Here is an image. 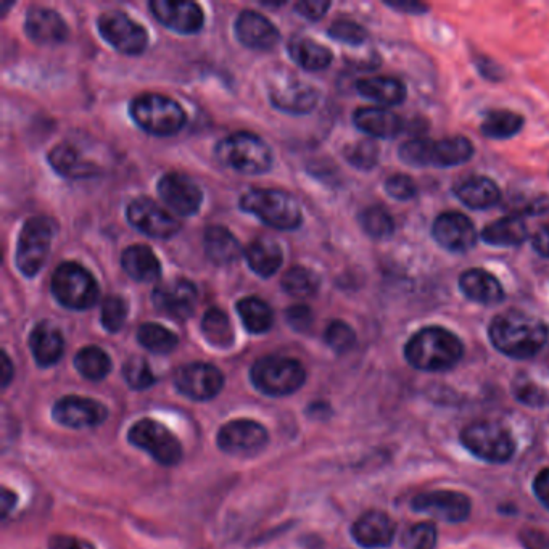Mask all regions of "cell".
<instances>
[{
  "label": "cell",
  "instance_id": "6da1fadb",
  "mask_svg": "<svg viewBox=\"0 0 549 549\" xmlns=\"http://www.w3.org/2000/svg\"><path fill=\"white\" fill-rule=\"evenodd\" d=\"M493 347L514 360H529L538 355L548 342L545 322L521 310L506 311L493 319L488 329Z\"/></svg>",
  "mask_w": 549,
  "mask_h": 549
},
{
  "label": "cell",
  "instance_id": "7a4b0ae2",
  "mask_svg": "<svg viewBox=\"0 0 549 549\" xmlns=\"http://www.w3.org/2000/svg\"><path fill=\"white\" fill-rule=\"evenodd\" d=\"M464 355V345L453 332L429 326L408 340L405 358L414 369L442 372L455 368Z\"/></svg>",
  "mask_w": 549,
  "mask_h": 549
},
{
  "label": "cell",
  "instance_id": "3957f363",
  "mask_svg": "<svg viewBox=\"0 0 549 549\" xmlns=\"http://www.w3.org/2000/svg\"><path fill=\"white\" fill-rule=\"evenodd\" d=\"M240 208L279 231H294L302 224L300 205L292 195L282 190H248L240 199Z\"/></svg>",
  "mask_w": 549,
  "mask_h": 549
},
{
  "label": "cell",
  "instance_id": "277c9868",
  "mask_svg": "<svg viewBox=\"0 0 549 549\" xmlns=\"http://www.w3.org/2000/svg\"><path fill=\"white\" fill-rule=\"evenodd\" d=\"M216 155L223 165L244 174H263L273 165V152L261 137L234 133L219 142Z\"/></svg>",
  "mask_w": 549,
  "mask_h": 549
},
{
  "label": "cell",
  "instance_id": "5b68a950",
  "mask_svg": "<svg viewBox=\"0 0 549 549\" xmlns=\"http://www.w3.org/2000/svg\"><path fill=\"white\" fill-rule=\"evenodd\" d=\"M131 116L139 128L155 136H173L187 121L181 105L160 94L139 95L131 104Z\"/></svg>",
  "mask_w": 549,
  "mask_h": 549
},
{
  "label": "cell",
  "instance_id": "8992f818",
  "mask_svg": "<svg viewBox=\"0 0 549 549\" xmlns=\"http://www.w3.org/2000/svg\"><path fill=\"white\" fill-rule=\"evenodd\" d=\"M253 385L269 397H285L305 384L306 372L300 361L285 356H265L253 364Z\"/></svg>",
  "mask_w": 549,
  "mask_h": 549
},
{
  "label": "cell",
  "instance_id": "52a82bcc",
  "mask_svg": "<svg viewBox=\"0 0 549 549\" xmlns=\"http://www.w3.org/2000/svg\"><path fill=\"white\" fill-rule=\"evenodd\" d=\"M52 294L68 310H89L99 297V285L86 268L78 263H63L50 281Z\"/></svg>",
  "mask_w": 549,
  "mask_h": 549
},
{
  "label": "cell",
  "instance_id": "ba28073f",
  "mask_svg": "<svg viewBox=\"0 0 549 549\" xmlns=\"http://www.w3.org/2000/svg\"><path fill=\"white\" fill-rule=\"evenodd\" d=\"M57 232L54 219L31 218L26 221L18 237L17 266L21 274L33 277L41 271L50 252V244Z\"/></svg>",
  "mask_w": 549,
  "mask_h": 549
},
{
  "label": "cell",
  "instance_id": "9c48e42d",
  "mask_svg": "<svg viewBox=\"0 0 549 549\" xmlns=\"http://www.w3.org/2000/svg\"><path fill=\"white\" fill-rule=\"evenodd\" d=\"M461 440L472 455L487 463H506L516 451L514 438L498 422H474L463 430Z\"/></svg>",
  "mask_w": 549,
  "mask_h": 549
},
{
  "label": "cell",
  "instance_id": "30bf717a",
  "mask_svg": "<svg viewBox=\"0 0 549 549\" xmlns=\"http://www.w3.org/2000/svg\"><path fill=\"white\" fill-rule=\"evenodd\" d=\"M129 442L145 453H149L157 463L174 466L182 458V446L178 438L171 434L160 422L142 419L136 422L128 434Z\"/></svg>",
  "mask_w": 549,
  "mask_h": 549
},
{
  "label": "cell",
  "instance_id": "8fae6325",
  "mask_svg": "<svg viewBox=\"0 0 549 549\" xmlns=\"http://www.w3.org/2000/svg\"><path fill=\"white\" fill-rule=\"evenodd\" d=\"M102 38L126 55H139L149 44L147 31L123 12H105L99 18Z\"/></svg>",
  "mask_w": 549,
  "mask_h": 549
},
{
  "label": "cell",
  "instance_id": "7c38bea8",
  "mask_svg": "<svg viewBox=\"0 0 549 549\" xmlns=\"http://www.w3.org/2000/svg\"><path fill=\"white\" fill-rule=\"evenodd\" d=\"M126 215L137 231L155 239H170L181 229L178 219L147 197H139L129 203Z\"/></svg>",
  "mask_w": 549,
  "mask_h": 549
},
{
  "label": "cell",
  "instance_id": "4fadbf2b",
  "mask_svg": "<svg viewBox=\"0 0 549 549\" xmlns=\"http://www.w3.org/2000/svg\"><path fill=\"white\" fill-rule=\"evenodd\" d=\"M174 385L190 400L207 401L221 392L224 376L213 364L190 363L178 369L174 376Z\"/></svg>",
  "mask_w": 549,
  "mask_h": 549
},
{
  "label": "cell",
  "instance_id": "5bb4252c",
  "mask_svg": "<svg viewBox=\"0 0 549 549\" xmlns=\"http://www.w3.org/2000/svg\"><path fill=\"white\" fill-rule=\"evenodd\" d=\"M265 427L248 419H237L221 427L218 446L224 453L234 456H253L268 443Z\"/></svg>",
  "mask_w": 549,
  "mask_h": 549
},
{
  "label": "cell",
  "instance_id": "9a60e30c",
  "mask_svg": "<svg viewBox=\"0 0 549 549\" xmlns=\"http://www.w3.org/2000/svg\"><path fill=\"white\" fill-rule=\"evenodd\" d=\"M413 509L438 521L459 524L471 514V501L463 493L437 490L417 495L413 500Z\"/></svg>",
  "mask_w": 549,
  "mask_h": 549
},
{
  "label": "cell",
  "instance_id": "2e32d148",
  "mask_svg": "<svg viewBox=\"0 0 549 549\" xmlns=\"http://www.w3.org/2000/svg\"><path fill=\"white\" fill-rule=\"evenodd\" d=\"M435 242L450 252L463 253L477 244V231L474 223L463 213L446 211L432 224Z\"/></svg>",
  "mask_w": 549,
  "mask_h": 549
},
{
  "label": "cell",
  "instance_id": "e0dca14e",
  "mask_svg": "<svg viewBox=\"0 0 549 549\" xmlns=\"http://www.w3.org/2000/svg\"><path fill=\"white\" fill-rule=\"evenodd\" d=\"M161 200L182 216H192L200 210L203 194L200 187L184 174H165L158 182Z\"/></svg>",
  "mask_w": 549,
  "mask_h": 549
},
{
  "label": "cell",
  "instance_id": "ac0fdd59",
  "mask_svg": "<svg viewBox=\"0 0 549 549\" xmlns=\"http://www.w3.org/2000/svg\"><path fill=\"white\" fill-rule=\"evenodd\" d=\"M54 419L71 429H86L104 424L108 411L100 401L83 397H65L55 403Z\"/></svg>",
  "mask_w": 549,
  "mask_h": 549
},
{
  "label": "cell",
  "instance_id": "d6986e66",
  "mask_svg": "<svg viewBox=\"0 0 549 549\" xmlns=\"http://www.w3.org/2000/svg\"><path fill=\"white\" fill-rule=\"evenodd\" d=\"M153 303L158 310L168 314L171 318L184 321L194 313L197 289L187 279L166 282L153 290Z\"/></svg>",
  "mask_w": 549,
  "mask_h": 549
},
{
  "label": "cell",
  "instance_id": "ffe728a7",
  "mask_svg": "<svg viewBox=\"0 0 549 549\" xmlns=\"http://www.w3.org/2000/svg\"><path fill=\"white\" fill-rule=\"evenodd\" d=\"M153 17L157 18L166 28L174 29L182 34H194L203 26L202 9L194 2H178V0H153L150 2Z\"/></svg>",
  "mask_w": 549,
  "mask_h": 549
},
{
  "label": "cell",
  "instance_id": "44dd1931",
  "mask_svg": "<svg viewBox=\"0 0 549 549\" xmlns=\"http://www.w3.org/2000/svg\"><path fill=\"white\" fill-rule=\"evenodd\" d=\"M236 34L244 46L253 50H271L279 42L276 26L261 13L245 10L236 21Z\"/></svg>",
  "mask_w": 549,
  "mask_h": 549
},
{
  "label": "cell",
  "instance_id": "7402d4cb",
  "mask_svg": "<svg viewBox=\"0 0 549 549\" xmlns=\"http://www.w3.org/2000/svg\"><path fill=\"white\" fill-rule=\"evenodd\" d=\"M25 31L36 44L50 46L67 41L68 26L55 10L33 7L26 15Z\"/></svg>",
  "mask_w": 549,
  "mask_h": 549
},
{
  "label": "cell",
  "instance_id": "603a6c76",
  "mask_svg": "<svg viewBox=\"0 0 549 549\" xmlns=\"http://www.w3.org/2000/svg\"><path fill=\"white\" fill-rule=\"evenodd\" d=\"M351 533L363 548H385L395 537V524L385 512L369 511L355 522Z\"/></svg>",
  "mask_w": 549,
  "mask_h": 549
},
{
  "label": "cell",
  "instance_id": "cb8c5ba5",
  "mask_svg": "<svg viewBox=\"0 0 549 549\" xmlns=\"http://www.w3.org/2000/svg\"><path fill=\"white\" fill-rule=\"evenodd\" d=\"M356 128L374 139H393L403 133V120L397 113L382 107L358 108L353 115Z\"/></svg>",
  "mask_w": 549,
  "mask_h": 549
},
{
  "label": "cell",
  "instance_id": "d4e9b609",
  "mask_svg": "<svg viewBox=\"0 0 549 549\" xmlns=\"http://www.w3.org/2000/svg\"><path fill=\"white\" fill-rule=\"evenodd\" d=\"M459 289L464 297L480 305L503 302L504 289L500 281L485 269H467L459 276Z\"/></svg>",
  "mask_w": 549,
  "mask_h": 549
},
{
  "label": "cell",
  "instance_id": "484cf974",
  "mask_svg": "<svg viewBox=\"0 0 549 549\" xmlns=\"http://www.w3.org/2000/svg\"><path fill=\"white\" fill-rule=\"evenodd\" d=\"M455 195L459 202L472 210H488L495 207L501 200L500 187L493 179L485 176H471L463 179L455 187Z\"/></svg>",
  "mask_w": 549,
  "mask_h": 549
},
{
  "label": "cell",
  "instance_id": "4316f807",
  "mask_svg": "<svg viewBox=\"0 0 549 549\" xmlns=\"http://www.w3.org/2000/svg\"><path fill=\"white\" fill-rule=\"evenodd\" d=\"M29 348L33 351L36 363L42 368H49L62 358L65 340L57 327L50 322H41L29 335Z\"/></svg>",
  "mask_w": 549,
  "mask_h": 549
},
{
  "label": "cell",
  "instance_id": "83f0119b",
  "mask_svg": "<svg viewBox=\"0 0 549 549\" xmlns=\"http://www.w3.org/2000/svg\"><path fill=\"white\" fill-rule=\"evenodd\" d=\"M318 92L302 83H287L276 87L269 94L274 107L292 115H306L318 104Z\"/></svg>",
  "mask_w": 549,
  "mask_h": 549
},
{
  "label": "cell",
  "instance_id": "f1b7e54d",
  "mask_svg": "<svg viewBox=\"0 0 549 549\" xmlns=\"http://www.w3.org/2000/svg\"><path fill=\"white\" fill-rule=\"evenodd\" d=\"M49 163L58 174L68 179H89L100 173L99 166L84 160L71 145L60 144L50 150Z\"/></svg>",
  "mask_w": 549,
  "mask_h": 549
},
{
  "label": "cell",
  "instance_id": "f546056e",
  "mask_svg": "<svg viewBox=\"0 0 549 549\" xmlns=\"http://www.w3.org/2000/svg\"><path fill=\"white\" fill-rule=\"evenodd\" d=\"M480 237L492 247H519L529 237V228L521 216H506L485 226Z\"/></svg>",
  "mask_w": 549,
  "mask_h": 549
},
{
  "label": "cell",
  "instance_id": "4dcf8cb0",
  "mask_svg": "<svg viewBox=\"0 0 549 549\" xmlns=\"http://www.w3.org/2000/svg\"><path fill=\"white\" fill-rule=\"evenodd\" d=\"M203 245L208 258L216 265H231L242 255L239 240L223 226H210L205 229Z\"/></svg>",
  "mask_w": 549,
  "mask_h": 549
},
{
  "label": "cell",
  "instance_id": "1f68e13d",
  "mask_svg": "<svg viewBox=\"0 0 549 549\" xmlns=\"http://www.w3.org/2000/svg\"><path fill=\"white\" fill-rule=\"evenodd\" d=\"M474 155V145L464 136H451L430 142V166L451 168L463 165Z\"/></svg>",
  "mask_w": 549,
  "mask_h": 549
},
{
  "label": "cell",
  "instance_id": "d6a6232c",
  "mask_svg": "<svg viewBox=\"0 0 549 549\" xmlns=\"http://www.w3.org/2000/svg\"><path fill=\"white\" fill-rule=\"evenodd\" d=\"M245 258L253 273L261 277H271L279 271L284 261L281 247L269 237L253 240L245 250Z\"/></svg>",
  "mask_w": 549,
  "mask_h": 549
},
{
  "label": "cell",
  "instance_id": "836d02e7",
  "mask_svg": "<svg viewBox=\"0 0 549 549\" xmlns=\"http://www.w3.org/2000/svg\"><path fill=\"white\" fill-rule=\"evenodd\" d=\"M121 265L128 276L137 282H155L161 274V265L152 248L133 245L121 256Z\"/></svg>",
  "mask_w": 549,
  "mask_h": 549
},
{
  "label": "cell",
  "instance_id": "e575fe53",
  "mask_svg": "<svg viewBox=\"0 0 549 549\" xmlns=\"http://www.w3.org/2000/svg\"><path fill=\"white\" fill-rule=\"evenodd\" d=\"M356 89L364 99L372 100L384 107L400 105L406 99V87L400 79L379 76V78H364L356 83Z\"/></svg>",
  "mask_w": 549,
  "mask_h": 549
},
{
  "label": "cell",
  "instance_id": "d590c367",
  "mask_svg": "<svg viewBox=\"0 0 549 549\" xmlns=\"http://www.w3.org/2000/svg\"><path fill=\"white\" fill-rule=\"evenodd\" d=\"M289 54L297 65L308 71L326 70L332 62L331 50L308 38L292 39Z\"/></svg>",
  "mask_w": 549,
  "mask_h": 549
},
{
  "label": "cell",
  "instance_id": "8d00e7d4",
  "mask_svg": "<svg viewBox=\"0 0 549 549\" xmlns=\"http://www.w3.org/2000/svg\"><path fill=\"white\" fill-rule=\"evenodd\" d=\"M522 128H524V116L509 110H492L483 118L480 131L488 139L506 141L521 133Z\"/></svg>",
  "mask_w": 549,
  "mask_h": 549
},
{
  "label": "cell",
  "instance_id": "74e56055",
  "mask_svg": "<svg viewBox=\"0 0 549 549\" xmlns=\"http://www.w3.org/2000/svg\"><path fill=\"white\" fill-rule=\"evenodd\" d=\"M237 313L245 329L252 334H265L273 327L274 314L271 306L260 298L247 297L237 303Z\"/></svg>",
  "mask_w": 549,
  "mask_h": 549
},
{
  "label": "cell",
  "instance_id": "f35d334b",
  "mask_svg": "<svg viewBox=\"0 0 549 549\" xmlns=\"http://www.w3.org/2000/svg\"><path fill=\"white\" fill-rule=\"evenodd\" d=\"M202 331L205 339L216 348H229L234 343V329L228 314L218 308H211L202 319Z\"/></svg>",
  "mask_w": 549,
  "mask_h": 549
},
{
  "label": "cell",
  "instance_id": "ab89813d",
  "mask_svg": "<svg viewBox=\"0 0 549 549\" xmlns=\"http://www.w3.org/2000/svg\"><path fill=\"white\" fill-rule=\"evenodd\" d=\"M75 366L81 376L94 382L105 379L108 372L112 371V361L99 347H86L79 351L75 358Z\"/></svg>",
  "mask_w": 549,
  "mask_h": 549
},
{
  "label": "cell",
  "instance_id": "60d3db41",
  "mask_svg": "<svg viewBox=\"0 0 549 549\" xmlns=\"http://www.w3.org/2000/svg\"><path fill=\"white\" fill-rule=\"evenodd\" d=\"M137 340L141 343L142 347L152 351V353H158V355H166L171 353L174 348L178 347V337L173 332L168 331L166 327L160 326V324H153V322H147L142 324L137 331Z\"/></svg>",
  "mask_w": 549,
  "mask_h": 549
},
{
  "label": "cell",
  "instance_id": "b9f144b4",
  "mask_svg": "<svg viewBox=\"0 0 549 549\" xmlns=\"http://www.w3.org/2000/svg\"><path fill=\"white\" fill-rule=\"evenodd\" d=\"M282 289L292 297H313L319 290L318 274L313 273L305 266H294L285 273L284 279H282Z\"/></svg>",
  "mask_w": 549,
  "mask_h": 549
},
{
  "label": "cell",
  "instance_id": "7bdbcfd3",
  "mask_svg": "<svg viewBox=\"0 0 549 549\" xmlns=\"http://www.w3.org/2000/svg\"><path fill=\"white\" fill-rule=\"evenodd\" d=\"M363 231L374 239H387L395 231V221L389 211L382 207H369L360 215Z\"/></svg>",
  "mask_w": 549,
  "mask_h": 549
},
{
  "label": "cell",
  "instance_id": "ee69618b",
  "mask_svg": "<svg viewBox=\"0 0 549 549\" xmlns=\"http://www.w3.org/2000/svg\"><path fill=\"white\" fill-rule=\"evenodd\" d=\"M345 158L358 170H372L379 161V145L371 139L355 142L345 149Z\"/></svg>",
  "mask_w": 549,
  "mask_h": 549
},
{
  "label": "cell",
  "instance_id": "f6af8a7d",
  "mask_svg": "<svg viewBox=\"0 0 549 549\" xmlns=\"http://www.w3.org/2000/svg\"><path fill=\"white\" fill-rule=\"evenodd\" d=\"M124 380L134 390H145L155 384V376L144 358H131L123 368Z\"/></svg>",
  "mask_w": 549,
  "mask_h": 549
},
{
  "label": "cell",
  "instance_id": "bcb514c9",
  "mask_svg": "<svg viewBox=\"0 0 549 549\" xmlns=\"http://www.w3.org/2000/svg\"><path fill=\"white\" fill-rule=\"evenodd\" d=\"M437 545V529L430 522L413 525L403 535L405 549H435Z\"/></svg>",
  "mask_w": 549,
  "mask_h": 549
},
{
  "label": "cell",
  "instance_id": "7dc6e473",
  "mask_svg": "<svg viewBox=\"0 0 549 549\" xmlns=\"http://www.w3.org/2000/svg\"><path fill=\"white\" fill-rule=\"evenodd\" d=\"M327 345L337 353H347L355 347L356 334L347 322L334 321L327 326L326 335H324Z\"/></svg>",
  "mask_w": 549,
  "mask_h": 549
},
{
  "label": "cell",
  "instance_id": "c3c4849f",
  "mask_svg": "<svg viewBox=\"0 0 549 549\" xmlns=\"http://www.w3.org/2000/svg\"><path fill=\"white\" fill-rule=\"evenodd\" d=\"M430 139H413L401 145L400 160L408 166L416 168H426L430 166Z\"/></svg>",
  "mask_w": 549,
  "mask_h": 549
},
{
  "label": "cell",
  "instance_id": "681fc988",
  "mask_svg": "<svg viewBox=\"0 0 549 549\" xmlns=\"http://www.w3.org/2000/svg\"><path fill=\"white\" fill-rule=\"evenodd\" d=\"M128 318V305L123 298L112 297L105 298L102 305V326L108 332H118L124 326V321Z\"/></svg>",
  "mask_w": 549,
  "mask_h": 549
},
{
  "label": "cell",
  "instance_id": "f907efd6",
  "mask_svg": "<svg viewBox=\"0 0 549 549\" xmlns=\"http://www.w3.org/2000/svg\"><path fill=\"white\" fill-rule=\"evenodd\" d=\"M329 34H331V38L345 42L348 46H361L366 41V38H368L366 29L351 20L335 21V23H332L331 28H329Z\"/></svg>",
  "mask_w": 549,
  "mask_h": 549
},
{
  "label": "cell",
  "instance_id": "816d5d0a",
  "mask_svg": "<svg viewBox=\"0 0 549 549\" xmlns=\"http://www.w3.org/2000/svg\"><path fill=\"white\" fill-rule=\"evenodd\" d=\"M385 190L392 199L406 202L416 197L417 186L413 178H409L406 174H393L385 181Z\"/></svg>",
  "mask_w": 549,
  "mask_h": 549
},
{
  "label": "cell",
  "instance_id": "f5cc1de1",
  "mask_svg": "<svg viewBox=\"0 0 549 549\" xmlns=\"http://www.w3.org/2000/svg\"><path fill=\"white\" fill-rule=\"evenodd\" d=\"M287 322L297 332H306L313 324V313L305 305L290 306L287 310Z\"/></svg>",
  "mask_w": 549,
  "mask_h": 549
},
{
  "label": "cell",
  "instance_id": "db71d44e",
  "mask_svg": "<svg viewBox=\"0 0 549 549\" xmlns=\"http://www.w3.org/2000/svg\"><path fill=\"white\" fill-rule=\"evenodd\" d=\"M329 7H331V2L310 0V2H298V4L295 5V10H297L302 17H305L306 20L318 21L326 15Z\"/></svg>",
  "mask_w": 549,
  "mask_h": 549
},
{
  "label": "cell",
  "instance_id": "11a10c76",
  "mask_svg": "<svg viewBox=\"0 0 549 549\" xmlns=\"http://www.w3.org/2000/svg\"><path fill=\"white\" fill-rule=\"evenodd\" d=\"M519 538H521L525 549H549V533L541 532V530H522Z\"/></svg>",
  "mask_w": 549,
  "mask_h": 549
},
{
  "label": "cell",
  "instance_id": "9f6ffc18",
  "mask_svg": "<svg viewBox=\"0 0 549 549\" xmlns=\"http://www.w3.org/2000/svg\"><path fill=\"white\" fill-rule=\"evenodd\" d=\"M49 549H95L91 543L71 535H55L49 543Z\"/></svg>",
  "mask_w": 549,
  "mask_h": 549
},
{
  "label": "cell",
  "instance_id": "6f0895ef",
  "mask_svg": "<svg viewBox=\"0 0 549 549\" xmlns=\"http://www.w3.org/2000/svg\"><path fill=\"white\" fill-rule=\"evenodd\" d=\"M533 490H535L538 500L549 509V469H545L537 475V479L533 482Z\"/></svg>",
  "mask_w": 549,
  "mask_h": 549
},
{
  "label": "cell",
  "instance_id": "680465c9",
  "mask_svg": "<svg viewBox=\"0 0 549 549\" xmlns=\"http://www.w3.org/2000/svg\"><path fill=\"white\" fill-rule=\"evenodd\" d=\"M533 250L538 253V255L545 256L549 258V224L541 226L532 240Z\"/></svg>",
  "mask_w": 549,
  "mask_h": 549
},
{
  "label": "cell",
  "instance_id": "91938a15",
  "mask_svg": "<svg viewBox=\"0 0 549 549\" xmlns=\"http://www.w3.org/2000/svg\"><path fill=\"white\" fill-rule=\"evenodd\" d=\"M389 5L392 9L413 13V15H421V13H426L429 10V7L426 4H421V2H392Z\"/></svg>",
  "mask_w": 549,
  "mask_h": 549
},
{
  "label": "cell",
  "instance_id": "94428289",
  "mask_svg": "<svg viewBox=\"0 0 549 549\" xmlns=\"http://www.w3.org/2000/svg\"><path fill=\"white\" fill-rule=\"evenodd\" d=\"M15 503H17V495L7 488H2V517L4 519H7L12 509L15 508Z\"/></svg>",
  "mask_w": 549,
  "mask_h": 549
},
{
  "label": "cell",
  "instance_id": "6125c7cd",
  "mask_svg": "<svg viewBox=\"0 0 549 549\" xmlns=\"http://www.w3.org/2000/svg\"><path fill=\"white\" fill-rule=\"evenodd\" d=\"M13 377V366L10 361L9 355L2 351V387H7L10 384V380Z\"/></svg>",
  "mask_w": 549,
  "mask_h": 549
}]
</instances>
